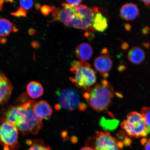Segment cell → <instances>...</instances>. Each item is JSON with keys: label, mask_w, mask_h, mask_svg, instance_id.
Wrapping results in <instances>:
<instances>
[{"label": "cell", "mask_w": 150, "mask_h": 150, "mask_svg": "<svg viewBox=\"0 0 150 150\" xmlns=\"http://www.w3.org/2000/svg\"><path fill=\"white\" fill-rule=\"evenodd\" d=\"M62 8H55L52 11L54 21L61 22L67 27L84 31L95 32L93 27L94 16L99 10L97 7L87 5L72 6L66 3L62 4Z\"/></svg>", "instance_id": "cell-1"}, {"label": "cell", "mask_w": 150, "mask_h": 150, "mask_svg": "<svg viewBox=\"0 0 150 150\" xmlns=\"http://www.w3.org/2000/svg\"><path fill=\"white\" fill-rule=\"evenodd\" d=\"M35 101L30 100L18 105L11 106L3 114L1 121L13 125L24 135L31 133L36 134L43 127L42 120L34 112Z\"/></svg>", "instance_id": "cell-2"}, {"label": "cell", "mask_w": 150, "mask_h": 150, "mask_svg": "<svg viewBox=\"0 0 150 150\" xmlns=\"http://www.w3.org/2000/svg\"><path fill=\"white\" fill-rule=\"evenodd\" d=\"M84 95L86 101L92 108L99 112L107 110L114 95L113 87L106 80L95 84Z\"/></svg>", "instance_id": "cell-3"}, {"label": "cell", "mask_w": 150, "mask_h": 150, "mask_svg": "<svg viewBox=\"0 0 150 150\" xmlns=\"http://www.w3.org/2000/svg\"><path fill=\"white\" fill-rule=\"evenodd\" d=\"M70 71L74 75L70 78L75 86L84 91H89L96 81L95 71L91 65L85 61H75L71 64Z\"/></svg>", "instance_id": "cell-4"}, {"label": "cell", "mask_w": 150, "mask_h": 150, "mask_svg": "<svg viewBox=\"0 0 150 150\" xmlns=\"http://www.w3.org/2000/svg\"><path fill=\"white\" fill-rule=\"evenodd\" d=\"M121 126L132 137L140 138L147 136L149 133L142 114L137 112H130Z\"/></svg>", "instance_id": "cell-5"}, {"label": "cell", "mask_w": 150, "mask_h": 150, "mask_svg": "<svg viewBox=\"0 0 150 150\" xmlns=\"http://www.w3.org/2000/svg\"><path fill=\"white\" fill-rule=\"evenodd\" d=\"M18 131L8 122L1 121L0 123V144L4 150H16L18 142Z\"/></svg>", "instance_id": "cell-6"}, {"label": "cell", "mask_w": 150, "mask_h": 150, "mask_svg": "<svg viewBox=\"0 0 150 150\" xmlns=\"http://www.w3.org/2000/svg\"><path fill=\"white\" fill-rule=\"evenodd\" d=\"M59 105L65 109L72 110L79 108L80 103L79 95L74 90L65 89L56 91Z\"/></svg>", "instance_id": "cell-7"}, {"label": "cell", "mask_w": 150, "mask_h": 150, "mask_svg": "<svg viewBox=\"0 0 150 150\" xmlns=\"http://www.w3.org/2000/svg\"><path fill=\"white\" fill-rule=\"evenodd\" d=\"M92 140L95 150H119L117 139L108 131H97Z\"/></svg>", "instance_id": "cell-8"}, {"label": "cell", "mask_w": 150, "mask_h": 150, "mask_svg": "<svg viewBox=\"0 0 150 150\" xmlns=\"http://www.w3.org/2000/svg\"><path fill=\"white\" fill-rule=\"evenodd\" d=\"M13 89L12 83L0 71V106L6 104L10 98Z\"/></svg>", "instance_id": "cell-9"}, {"label": "cell", "mask_w": 150, "mask_h": 150, "mask_svg": "<svg viewBox=\"0 0 150 150\" xmlns=\"http://www.w3.org/2000/svg\"><path fill=\"white\" fill-rule=\"evenodd\" d=\"M33 110L35 115L41 120L47 119L51 117L53 112L51 106L44 100L35 103Z\"/></svg>", "instance_id": "cell-10"}, {"label": "cell", "mask_w": 150, "mask_h": 150, "mask_svg": "<svg viewBox=\"0 0 150 150\" xmlns=\"http://www.w3.org/2000/svg\"><path fill=\"white\" fill-rule=\"evenodd\" d=\"M94 65L96 70L105 78L108 76V72L111 70L112 62L110 57L106 55L99 56L95 59Z\"/></svg>", "instance_id": "cell-11"}, {"label": "cell", "mask_w": 150, "mask_h": 150, "mask_svg": "<svg viewBox=\"0 0 150 150\" xmlns=\"http://www.w3.org/2000/svg\"><path fill=\"white\" fill-rule=\"evenodd\" d=\"M139 14L137 6L132 3H127L123 5L120 12L121 17L127 21L134 20Z\"/></svg>", "instance_id": "cell-12"}, {"label": "cell", "mask_w": 150, "mask_h": 150, "mask_svg": "<svg viewBox=\"0 0 150 150\" xmlns=\"http://www.w3.org/2000/svg\"><path fill=\"white\" fill-rule=\"evenodd\" d=\"M108 21L106 17L99 10L96 13L93 20V27L95 31L103 32L108 27Z\"/></svg>", "instance_id": "cell-13"}, {"label": "cell", "mask_w": 150, "mask_h": 150, "mask_svg": "<svg viewBox=\"0 0 150 150\" xmlns=\"http://www.w3.org/2000/svg\"><path fill=\"white\" fill-rule=\"evenodd\" d=\"M93 53L92 48L87 43H82L79 45L76 49V55L80 60H88L91 59Z\"/></svg>", "instance_id": "cell-14"}, {"label": "cell", "mask_w": 150, "mask_h": 150, "mask_svg": "<svg viewBox=\"0 0 150 150\" xmlns=\"http://www.w3.org/2000/svg\"><path fill=\"white\" fill-rule=\"evenodd\" d=\"M26 88L28 94L31 98L37 99L44 94V88L42 84L39 82H30L27 84Z\"/></svg>", "instance_id": "cell-15"}, {"label": "cell", "mask_w": 150, "mask_h": 150, "mask_svg": "<svg viewBox=\"0 0 150 150\" xmlns=\"http://www.w3.org/2000/svg\"><path fill=\"white\" fill-rule=\"evenodd\" d=\"M145 53L144 50L138 47H135L131 49L128 54L129 61L135 64L141 63L145 59Z\"/></svg>", "instance_id": "cell-16"}, {"label": "cell", "mask_w": 150, "mask_h": 150, "mask_svg": "<svg viewBox=\"0 0 150 150\" xmlns=\"http://www.w3.org/2000/svg\"><path fill=\"white\" fill-rule=\"evenodd\" d=\"M12 31H18L13 24L6 19L0 18V37H7Z\"/></svg>", "instance_id": "cell-17"}, {"label": "cell", "mask_w": 150, "mask_h": 150, "mask_svg": "<svg viewBox=\"0 0 150 150\" xmlns=\"http://www.w3.org/2000/svg\"><path fill=\"white\" fill-rule=\"evenodd\" d=\"M26 143L28 145L30 146L27 150H52L50 146L45 145L42 140H28Z\"/></svg>", "instance_id": "cell-18"}, {"label": "cell", "mask_w": 150, "mask_h": 150, "mask_svg": "<svg viewBox=\"0 0 150 150\" xmlns=\"http://www.w3.org/2000/svg\"><path fill=\"white\" fill-rule=\"evenodd\" d=\"M119 123L117 120H106L103 118L100 121V124L103 128L108 130H112L116 128Z\"/></svg>", "instance_id": "cell-19"}, {"label": "cell", "mask_w": 150, "mask_h": 150, "mask_svg": "<svg viewBox=\"0 0 150 150\" xmlns=\"http://www.w3.org/2000/svg\"><path fill=\"white\" fill-rule=\"evenodd\" d=\"M142 114L147 126L148 131L150 132V110L149 107H144L142 109Z\"/></svg>", "instance_id": "cell-20"}, {"label": "cell", "mask_w": 150, "mask_h": 150, "mask_svg": "<svg viewBox=\"0 0 150 150\" xmlns=\"http://www.w3.org/2000/svg\"><path fill=\"white\" fill-rule=\"evenodd\" d=\"M20 4L21 7L25 10L31 9L33 7V1H20Z\"/></svg>", "instance_id": "cell-21"}, {"label": "cell", "mask_w": 150, "mask_h": 150, "mask_svg": "<svg viewBox=\"0 0 150 150\" xmlns=\"http://www.w3.org/2000/svg\"><path fill=\"white\" fill-rule=\"evenodd\" d=\"M55 8L54 7H50L49 6L44 5L41 7L40 10L43 14L47 16L51 11H53Z\"/></svg>", "instance_id": "cell-22"}, {"label": "cell", "mask_w": 150, "mask_h": 150, "mask_svg": "<svg viewBox=\"0 0 150 150\" xmlns=\"http://www.w3.org/2000/svg\"><path fill=\"white\" fill-rule=\"evenodd\" d=\"M11 15L16 17H25L27 16V11L20 7L17 11L11 13Z\"/></svg>", "instance_id": "cell-23"}, {"label": "cell", "mask_w": 150, "mask_h": 150, "mask_svg": "<svg viewBox=\"0 0 150 150\" xmlns=\"http://www.w3.org/2000/svg\"><path fill=\"white\" fill-rule=\"evenodd\" d=\"M81 0H73V1H67V4L72 6L80 5L82 3Z\"/></svg>", "instance_id": "cell-24"}, {"label": "cell", "mask_w": 150, "mask_h": 150, "mask_svg": "<svg viewBox=\"0 0 150 150\" xmlns=\"http://www.w3.org/2000/svg\"><path fill=\"white\" fill-rule=\"evenodd\" d=\"M131 143H132V141L130 138L127 137L125 138L123 142V145L127 146H130Z\"/></svg>", "instance_id": "cell-25"}, {"label": "cell", "mask_w": 150, "mask_h": 150, "mask_svg": "<svg viewBox=\"0 0 150 150\" xmlns=\"http://www.w3.org/2000/svg\"><path fill=\"white\" fill-rule=\"evenodd\" d=\"M150 139L147 141L145 147V150H150Z\"/></svg>", "instance_id": "cell-26"}, {"label": "cell", "mask_w": 150, "mask_h": 150, "mask_svg": "<svg viewBox=\"0 0 150 150\" xmlns=\"http://www.w3.org/2000/svg\"><path fill=\"white\" fill-rule=\"evenodd\" d=\"M149 27H146L142 30V33L144 34H147L149 33Z\"/></svg>", "instance_id": "cell-27"}, {"label": "cell", "mask_w": 150, "mask_h": 150, "mask_svg": "<svg viewBox=\"0 0 150 150\" xmlns=\"http://www.w3.org/2000/svg\"><path fill=\"white\" fill-rule=\"evenodd\" d=\"M123 144L122 142H117V146L118 148L119 149H122L123 147Z\"/></svg>", "instance_id": "cell-28"}, {"label": "cell", "mask_w": 150, "mask_h": 150, "mask_svg": "<svg viewBox=\"0 0 150 150\" xmlns=\"http://www.w3.org/2000/svg\"><path fill=\"white\" fill-rule=\"evenodd\" d=\"M147 139L144 138L141 140V142L142 145H145L146 143H147Z\"/></svg>", "instance_id": "cell-29"}, {"label": "cell", "mask_w": 150, "mask_h": 150, "mask_svg": "<svg viewBox=\"0 0 150 150\" xmlns=\"http://www.w3.org/2000/svg\"><path fill=\"white\" fill-rule=\"evenodd\" d=\"M142 2L145 4V5L146 6L148 7L150 5V1H146V0H143V1H142Z\"/></svg>", "instance_id": "cell-30"}, {"label": "cell", "mask_w": 150, "mask_h": 150, "mask_svg": "<svg viewBox=\"0 0 150 150\" xmlns=\"http://www.w3.org/2000/svg\"><path fill=\"white\" fill-rule=\"evenodd\" d=\"M5 1H0V11L2 10Z\"/></svg>", "instance_id": "cell-31"}, {"label": "cell", "mask_w": 150, "mask_h": 150, "mask_svg": "<svg viewBox=\"0 0 150 150\" xmlns=\"http://www.w3.org/2000/svg\"><path fill=\"white\" fill-rule=\"evenodd\" d=\"M80 150H95L94 149H93L91 147H84L83 148H82Z\"/></svg>", "instance_id": "cell-32"}, {"label": "cell", "mask_w": 150, "mask_h": 150, "mask_svg": "<svg viewBox=\"0 0 150 150\" xmlns=\"http://www.w3.org/2000/svg\"><path fill=\"white\" fill-rule=\"evenodd\" d=\"M128 45L126 43H124L122 45V48L123 49H126L127 48H128Z\"/></svg>", "instance_id": "cell-33"}, {"label": "cell", "mask_w": 150, "mask_h": 150, "mask_svg": "<svg viewBox=\"0 0 150 150\" xmlns=\"http://www.w3.org/2000/svg\"><path fill=\"white\" fill-rule=\"evenodd\" d=\"M125 29H126L127 30H130L131 29V26L130 24H127L125 25Z\"/></svg>", "instance_id": "cell-34"}, {"label": "cell", "mask_w": 150, "mask_h": 150, "mask_svg": "<svg viewBox=\"0 0 150 150\" xmlns=\"http://www.w3.org/2000/svg\"><path fill=\"white\" fill-rule=\"evenodd\" d=\"M77 139L76 138V137H74L72 139V142H74V143H76V142H77Z\"/></svg>", "instance_id": "cell-35"}, {"label": "cell", "mask_w": 150, "mask_h": 150, "mask_svg": "<svg viewBox=\"0 0 150 150\" xmlns=\"http://www.w3.org/2000/svg\"><path fill=\"white\" fill-rule=\"evenodd\" d=\"M120 68H121L120 69H118V70H119V71H123V70H125V67L123 66H120Z\"/></svg>", "instance_id": "cell-36"}, {"label": "cell", "mask_w": 150, "mask_h": 150, "mask_svg": "<svg viewBox=\"0 0 150 150\" xmlns=\"http://www.w3.org/2000/svg\"><path fill=\"white\" fill-rule=\"evenodd\" d=\"M145 44V45H145V46H146V47H148V48L149 47L147 45L149 46V45H147V44Z\"/></svg>", "instance_id": "cell-37"}]
</instances>
